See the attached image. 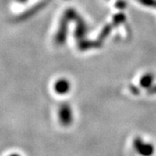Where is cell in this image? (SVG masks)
Returning <instances> with one entry per match:
<instances>
[{
    "instance_id": "obj_1",
    "label": "cell",
    "mask_w": 156,
    "mask_h": 156,
    "mask_svg": "<svg viewBox=\"0 0 156 156\" xmlns=\"http://www.w3.org/2000/svg\"><path fill=\"white\" fill-rule=\"evenodd\" d=\"M134 149L137 154L141 156H151L154 154V145L149 142H145L141 138H136L134 141Z\"/></svg>"
},
{
    "instance_id": "obj_2",
    "label": "cell",
    "mask_w": 156,
    "mask_h": 156,
    "mask_svg": "<svg viewBox=\"0 0 156 156\" xmlns=\"http://www.w3.org/2000/svg\"><path fill=\"white\" fill-rule=\"evenodd\" d=\"M58 118L62 126L68 127L71 125L73 122V113L71 108L68 103H63L60 106L58 110Z\"/></svg>"
},
{
    "instance_id": "obj_3",
    "label": "cell",
    "mask_w": 156,
    "mask_h": 156,
    "mask_svg": "<svg viewBox=\"0 0 156 156\" xmlns=\"http://www.w3.org/2000/svg\"><path fill=\"white\" fill-rule=\"evenodd\" d=\"M70 21L69 17L66 13H64V16L62 18L59 28L57 30L56 36H55V43L57 45L62 44L66 40V35L68 30V23Z\"/></svg>"
},
{
    "instance_id": "obj_4",
    "label": "cell",
    "mask_w": 156,
    "mask_h": 156,
    "mask_svg": "<svg viewBox=\"0 0 156 156\" xmlns=\"http://www.w3.org/2000/svg\"><path fill=\"white\" fill-rule=\"evenodd\" d=\"M54 90L57 95H66L70 90V83L66 78H60L54 83Z\"/></svg>"
},
{
    "instance_id": "obj_5",
    "label": "cell",
    "mask_w": 156,
    "mask_h": 156,
    "mask_svg": "<svg viewBox=\"0 0 156 156\" xmlns=\"http://www.w3.org/2000/svg\"><path fill=\"white\" fill-rule=\"evenodd\" d=\"M154 76L152 73L148 72L140 78V84L143 89H149L154 83Z\"/></svg>"
},
{
    "instance_id": "obj_6",
    "label": "cell",
    "mask_w": 156,
    "mask_h": 156,
    "mask_svg": "<svg viewBox=\"0 0 156 156\" xmlns=\"http://www.w3.org/2000/svg\"><path fill=\"white\" fill-rule=\"evenodd\" d=\"M44 5V3H39L38 5H37L36 6H33V7L30 8L29 11H27L26 12H23V14H21V15L18 17V20H19V21H23V20L28 18L29 17L32 16V15H34L37 11H39Z\"/></svg>"
},
{
    "instance_id": "obj_7",
    "label": "cell",
    "mask_w": 156,
    "mask_h": 156,
    "mask_svg": "<svg viewBox=\"0 0 156 156\" xmlns=\"http://www.w3.org/2000/svg\"><path fill=\"white\" fill-rule=\"evenodd\" d=\"M125 21V16L123 15L122 13H119V14H116L114 18H113V23H114V24H120V23H122Z\"/></svg>"
},
{
    "instance_id": "obj_8",
    "label": "cell",
    "mask_w": 156,
    "mask_h": 156,
    "mask_svg": "<svg viewBox=\"0 0 156 156\" xmlns=\"http://www.w3.org/2000/svg\"><path fill=\"white\" fill-rule=\"evenodd\" d=\"M111 30V25H107L106 27H104V29L102 30L101 33L100 34V37H99V40H103V39L106 37L109 34Z\"/></svg>"
},
{
    "instance_id": "obj_9",
    "label": "cell",
    "mask_w": 156,
    "mask_h": 156,
    "mask_svg": "<svg viewBox=\"0 0 156 156\" xmlns=\"http://www.w3.org/2000/svg\"><path fill=\"white\" fill-rule=\"evenodd\" d=\"M139 1L146 6L156 7V0H139Z\"/></svg>"
},
{
    "instance_id": "obj_10",
    "label": "cell",
    "mask_w": 156,
    "mask_h": 156,
    "mask_svg": "<svg viewBox=\"0 0 156 156\" xmlns=\"http://www.w3.org/2000/svg\"><path fill=\"white\" fill-rule=\"evenodd\" d=\"M129 88H130V90L132 91V93H133L134 95H138V94L140 93L139 89H138L137 87L134 86V85H130V86H129Z\"/></svg>"
},
{
    "instance_id": "obj_11",
    "label": "cell",
    "mask_w": 156,
    "mask_h": 156,
    "mask_svg": "<svg viewBox=\"0 0 156 156\" xmlns=\"http://www.w3.org/2000/svg\"><path fill=\"white\" fill-rule=\"evenodd\" d=\"M116 4V7L120 8V9H123L126 6V3L124 1H119V2H117Z\"/></svg>"
},
{
    "instance_id": "obj_12",
    "label": "cell",
    "mask_w": 156,
    "mask_h": 156,
    "mask_svg": "<svg viewBox=\"0 0 156 156\" xmlns=\"http://www.w3.org/2000/svg\"><path fill=\"white\" fill-rule=\"evenodd\" d=\"M148 93L149 94H156V85L155 86H151L148 89Z\"/></svg>"
},
{
    "instance_id": "obj_13",
    "label": "cell",
    "mask_w": 156,
    "mask_h": 156,
    "mask_svg": "<svg viewBox=\"0 0 156 156\" xmlns=\"http://www.w3.org/2000/svg\"><path fill=\"white\" fill-rule=\"evenodd\" d=\"M17 3H20V4H24V3H26L28 0H16Z\"/></svg>"
},
{
    "instance_id": "obj_14",
    "label": "cell",
    "mask_w": 156,
    "mask_h": 156,
    "mask_svg": "<svg viewBox=\"0 0 156 156\" xmlns=\"http://www.w3.org/2000/svg\"><path fill=\"white\" fill-rule=\"evenodd\" d=\"M9 156H21L19 154H17V153H14V154H11Z\"/></svg>"
}]
</instances>
